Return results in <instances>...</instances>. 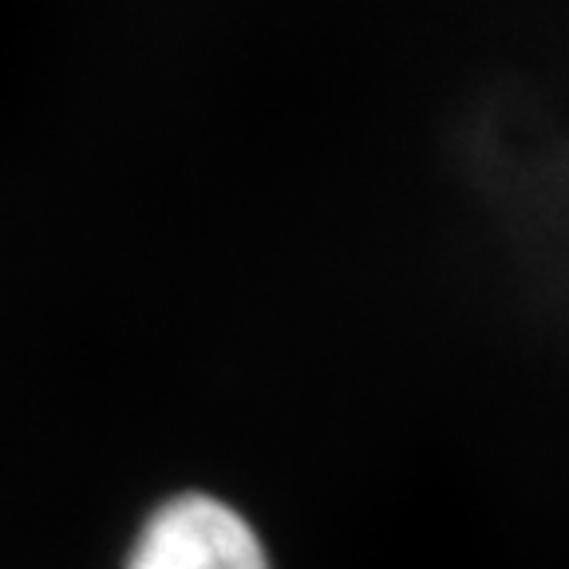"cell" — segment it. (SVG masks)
Wrapping results in <instances>:
<instances>
[{
  "label": "cell",
  "instance_id": "1",
  "mask_svg": "<svg viewBox=\"0 0 569 569\" xmlns=\"http://www.w3.org/2000/svg\"><path fill=\"white\" fill-rule=\"evenodd\" d=\"M119 569H277V561L253 515L218 490L182 487L139 518Z\"/></svg>",
  "mask_w": 569,
  "mask_h": 569
}]
</instances>
